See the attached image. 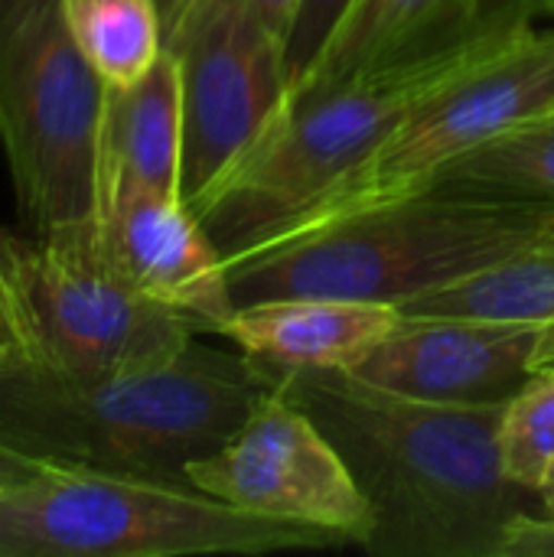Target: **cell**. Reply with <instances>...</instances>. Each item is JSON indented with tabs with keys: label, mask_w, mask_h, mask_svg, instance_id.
I'll list each match as a JSON object with an SVG mask.
<instances>
[{
	"label": "cell",
	"mask_w": 554,
	"mask_h": 557,
	"mask_svg": "<svg viewBox=\"0 0 554 557\" xmlns=\"http://www.w3.org/2000/svg\"><path fill=\"white\" fill-rule=\"evenodd\" d=\"M274 372L356 476L372 509L369 555L503 557L513 519L542 512L539 493L503 467L506 405H434L340 369Z\"/></svg>",
	"instance_id": "cell-1"
},
{
	"label": "cell",
	"mask_w": 554,
	"mask_h": 557,
	"mask_svg": "<svg viewBox=\"0 0 554 557\" xmlns=\"http://www.w3.org/2000/svg\"><path fill=\"white\" fill-rule=\"evenodd\" d=\"M278 385L248 352L193 339L180 356L114 372L65 375L29 359L0 362V444L42 463L186 483Z\"/></svg>",
	"instance_id": "cell-2"
},
{
	"label": "cell",
	"mask_w": 554,
	"mask_h": 557,
	"mask_svg": "<svg viewBox=\"0 0 554 557\" xmlns=\"http://www.w3.org/2000/svg\"><path fill=\"white\" fill-rule=\"evenodd\" d=\"M539 7H516L418 42L271 117L193 209L225 264L320 196L434 95L519 46L539 29Z\"/></svg>",
	"instance_id": "cell-3"
},
{
	"label": "cell",
	"mask_w": 554,
	"mask_h": 557,
	"mask_svg": "<svg viewBox=\"0 0 554 557\" xmlns=\"http://www.w3.org/2000/svg\"><path fill=\"white\" fill-rule=\"evenodd\" d=\"M554 238V199L431 186L229 264L235 304L317 294L402 304Z\"/></svg>",
	"instance_id": "cell-4"
},
{
	"label": "cell",
	"mask_w": 554,
	"mask_h": 557,
	"mask_svg": "<svg viewBox=\"0 0 554 557\" xmlns=\"http://www.w3.org/2000/svg\"><path fill=\"white\" fill-rule=\"evenodd\" d=\"M346 545L340 535L225 506L193 486L46 463L0 490V557L271 555Z\"/></svg>",
	"instance_id": "cell-5"
},
{
	"label": "cell",
	"mask_w": 554,
	"mask_h": 557,
	"mask_svg": "<svg viewBox=\"0 0 554 557\" xmlns=\"http://www.w3.org/2000/svg\"><path fill=\"white\" fill-rule=\"evenodd\" d=\"M101 108L62 0H0V147L36 235L91 219Z\"/></svg>",
	"instance_id": "cell-6"
},
{
	"label": "cell",
	"mask_w": 554,
	"mask_h": 557,
	"mask_svg": "<svg viewBox=\"0 0 554 557\" xmlns=\"http://www.w3.org/2000/svg\"><path fill=\"white\" fill-rule=\"evenodd\" d=\"M545 108H554V26L532 29L496 62L434 95L245 255L424 193L473 147Z\"/></svg>",
	"instance_id": "cell-7"
},
{
	"label": "cell",
	"mask_w": 554,
	"mask_h": 557,
	"mask_svg": "<svg viewBox=\"0 0 554 557\" xmlns=\"http://www.w3.org/2000/svg\"><path fill=\"white\" fill-rule=\"evenodd\" d=\"M29 362L65 375H114L180 356L199 330L134 287L95 222L65 225L20 248Z\"/></svg>",
	"instance_id": "cell-8"
},
{
	"label": "cell",
	"mask_w": 554,
	"mask_h": 557,
	"mask_svg": "<svg viewBox=\"0 0 554 557\" xmlns=\"http://www.w3.org/2000/svg\"><path fill=\"white\" fill-rule=\"evenodd\" d=\"M183 72V202L196 209L287 95V52L248 0H202L167 36Z\"/></svg>",
	"instance_id": "cell-9"
},
{
	"label": "cell",
	"mask_w": 554,
	"mask_h": 557,
	"mask_svg": "<svg viewBox=\"0 0 554 557\" xmlns=\"http://www.w3.org/2000/svg\"><path fill=\"white\" fill-rule=\"evenodd\" d=\"M186 483L251 516L310 525L366 542L372 509L323 428L274 385L245 424L209 457L186 467Z\"/></svg>",
	"instance_id": "cell-10"
},
{
	"label": "cell",
	"mask_w": 554,
	"mask_h": 557,
	"mask_svg": "<svg viewBox=\"0 0 554 557\" xmlns=\"http://www.w3.org/2000/svg\"><path fill=\"white\" fill-rule=\"evenodd\" d=\"M535 336L532 323L402 313L349 375L434 405H509L532 375Z\"/></svg>",
	"instance_id": "cell-11"
},
{
	"label": "cell",
	"mask_w": 554,
	"mask_h": 557,
	"mask_svg": "<svg viewBox=\"0 0 554 557\" xmlns=\"http://www.w3.org/2000/svg\"><path fill=\"white\" fill-rule=\"evenodd\" d=\"M91 222L104 251L134 287L183 313L199 333L222 336L238 307L229 264L183 199L131 196Z\"/></svg>",
	"instance_id": "cell-12"
},
{
	"label": "cell",
	"mask_w": 554,
	"mask_h": 557,
	"mask_svg": "<svg viewBox=\"0 0 554 557\" xmlns=\"http://www.w3.org/2000/svg\"><path fill=\"white\" fill-rule=\"evenodd\" d=\"M131 196L183 199V72L173 49H163L140 82L104 85L91 219Z\"/></svg>",
	"instance_id": "cell-13"
},
{
	"label": "cell",
	"mask_w": 554,
	"mask_h": 557,
	"mask_svg": "<svg viewBox=\"0 0 554 557\" xmlns=\"http://www.w3.org/2000/svg\"><path fill=\"white\" fill-rule=\"evenodd\" d=\"M398 320L395 304L291 294L238 304L222 336L274 369L353 372Z\"/></svg>",
	"instance_id": "cell-14"
},
{
	"label": "cell",
	"mask_w": 554,
	"mask_h": 557,
	"mask_svg": "<svg viewBox=\"0 0 554 557\" xmlns=\"http://www.w3.org/2000/svg\"><path fill=\"white\" fill-rule=\"evenodd\" d=\"M516 7H539L535 0H356L336 23L333 36L310 62L304 78L284 95L281 111L327 91L418 42L470 29L496 13ZM278 111V114H281ZM274 114V117H278Z\"/></svg>",
	"instance_id": "cell-15"
},
{
	"label": "cell",
	"mask_w": 554,
	"mask_h": 557,
	"mask_svg": "<svg viewBox=\"0 0 554 557\" xmlns=\"http://www.w3.org/2000/svg\"><path fill=\"white\" fill-rule=\"evenodd\" d=\"M398 310L411 317H480L532 326L554 323V238L454 284L408 297Z\"/></svg>",
	"instance_id": "cell-16"
},
{
	"label": "cell",
	"mask_w": 554,
	"mask_h": 557,
	"mask_svg": "<svg viewBox=\"0 0 554 557\" xmlns=\"http://www.w3.org/2000/svg\"><path fill=\"white\" fill-rule=\"evenodd\" d=\"M62 13L108 88L140 82L167 49L160 0H62Z\"/></svg>",
	"instance_id": "cell-17"
},
{
	"label": "cell",
	"mask_w": 554,
	"mask_h": 557,
	"mask_svg": "<svg viewBox=\"0 0 554 557\" xmlns=\"http://www.w3.org/2000/svg\"><path fill=\"white\" fill-rule=\"evenodd\" d=\"M434 186L554 199V108L503 127L460 157Z\"/></svg>",
	"instance_id": "cell-18"
},
{
	"label": "cell",
	"mask_w": 554,
	"mask_h": 557,
	"mask_svg": "<svg viewBox=\"0 0 554 557\" xmlns=\"http://www.w3.org/2000/svg\"><path fill=\"white\" fill-rule=\"evenodd\" d=\"M500 454L509 480L539 493L554 467V369L532 372L506 405Z\"/></svg>",
	"instance_id": "cell-19"
},
{
	"label": "cell",
	"mask_w": 554,
	"mask_h": 557,
	"mask_svg": "<svg viewBox=\"0 0 554 557\" xmlns=\"http://www.w3.org/2000/svg\"><path fill=\"white\" fill-rule=\"evenodd\" d=\"M356 0H304L287 39V91L304 78L310 62L320 55L336 23L349 13Z\"/></svg>",
	"instance_id": "cell-20"
},
{
	"label": "cell",
	"mask_w": 554,
	"mask_h": 557,
	"mask_svg": "<svg viewBox=\"0 0 554 557\" xmlns=\"http://www.w3.org/2000/svg\"><path fill=\"white\" fill-rule=\"evenodd\" d=\"M20 248L23 242L0 228V362L26 359V313H23V287H20Z\"/></svg>",
	"instance_id": "cell-21"
},
{
	"label": "cell",
	"mask_w": 554,
	"mask_h": 557,
	"mask_svg": "<svg viewBox=\"0 0 554 557\" xmlns=\"http://www.w3.org/2000/svg\"><path fill=\"white\" fill-rule=\"evenodd\" d=\"M503 557H554V519L542 512H522L506 532Z\"/></svg>",
	"instance_id": "cell-22"
},
{
	"label": "cell",
	"mask_w": 554,
	"mask_h": 557,
	"mask_svg": "<svg viewBox=\"0 0 554 557\" xmlns=\"http://www.w3.org/2000/svg\"><path fill=\"white\" fill-rule=\"evenodd\" d=\"M251 10L258 13V20L271 29V36L284 46L287 52V39H291V29H294V20L300 13V3L304 0H248Z\"/></svg>",
	"instance_id": "cell-23"
},
{
	"label": "cell",
	"mask_w": 554,
	"mask_h": 557,
	"mask_svg": "<svg viewBox=\"0 0 554 557\" xmlns=\"http://www.w3.org/2000/svg\"><path fill=\"white\" fill-rule=\"evenodd\" d=\"M46 463L36 460V457H26L13 447H3L0 444V490H10V486H20L26 480H33Z\"/></svg>",
	"instance_id": "cell-24"
},
{
	"label": "cell",
	"mask_w": 554,
	"mask_h": 557,
	"mask_svg": "<svg viewBox=\"0 0 554 557\" xmlns=\"http://www.w3.org/2000/svg\"><path fill=\"white\" fill-rule=\"evenodd\" d=\"M202 0H160V10H163V39L180 29L186 23V16L199 7Z\"/></svg>",
	"instance_id": "cell-25"
},
{
	"label": "cell",
	"mask_w": 554,
	"mask_h": 557,
	"mask_svg": "<svg viewBox=\"0 0 554 557\" xmlns=\"http://www.w3.org/2000/svg\"><path fill=\"white\" fill-rule=\"evenodd\" d=\"M545 369H554V323L539 326L535 349H532V372H545Z\"/></svg>",
	"instance_id": "cell-26"
},
{
	"label": "cell",
	"mask_w": 554,
	"mask_h": 557,
	"mask_svg": "<svg viewBox=\"0 0 554 557\" xmlns=\"http://www.w3.org/2000/svg\"><path fill=\"white\" fill-rule=\"evenodd\" d=\"M539 509H542V516L554 519V467H552V473L545 476L542 490H539Z\"/></svg>",
	"instance_id": "cell-27"
},
{
	"label": "cell",
	"mask_w": 554,
	"mask_h": 557,
	"mask_svg": "<svg viewBox=\"0 0 554 557\" xmlns=\"http://www.w3.org/2000/svg\"><path fill=\"white\" fill-rule=\"evenodd\" d=\"M535 3H542V7H545V10H549V0H535Z\"/></svg>",
	"instance_id": "cell-28"
},
{
	"label": "cell",
	"mask_w": 554,
	"mask_h": 557,
	"mask_svg": "<svg viewBox=\"0 0 554 557\" xmlns=\"http://www.w3.org/2000/svg\"><path fill=\"white\" fill-rule=\"evenodd\" d=\"M549 13H554V0H549Z\"/></svg>",
	"instance_id": "cell-29"
}]
</instances>
